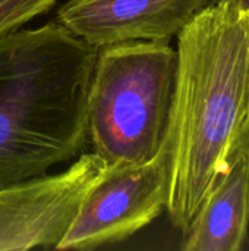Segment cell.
Wrapping results in <instances>:
<instances>
[{
  "label": "cell",
  "mask_w": 249,
  "mask_h": 251,
  "mask_svg": "<svg viewBox=\"0 0 249 251\" xmlns=\"http://www.w3.org/2000/svg\"><path fill=\"white\" fill-rule=\"evenodd\" d=\"M104 166L82 153L59 174L0 188V251L54 249Z\"/></svg>",
  "instance_id": "obj_5"
},
{
  "label": "cell",
  "mask_w": 249,
  "mask_h": 251,
  "mask_svg": "<svg viewBox=\"0 0 249 251\" xmlns=\"http://www.w3.org/2000/svg\"><path fill=\"white\" fill-rule=\"evenodd\" d=\"M176 50L169 41H125L97 49L87 96V132L106 165H142L167 135Z\"/></svg>",
  "instance_id": "obj_3"
},
{
  "label": "cell",
  "mask_w": 249,
  "mask_h": 251,
  "mask_svg": "<svg viewBox=\"0 0 249 251\" xmlns=\"http://www.w3.org/2000/svg\"><path fill=\"white\" fill-rule=\"evenodd\" d=\"M216 0H68L57 21L92 47L125 41H169Z\"/></svg>",
  "instance_id": "obj_6"
},
{
  "label": "cell",
  "mask_w": 249,
  "mask_h": 251,
  "mask_svg": "<svg viewBox=\"0 0 249 251\" xmlns=\"http://www.w3.org/2000/svg\"><path fill=\"white\" fill-rule=\"evenodd\" d=\"M176 37L166 210L183 234L249 143V16L216 0Z\"/></svg>",
  "instance_id": "obj_1"
},
{
  "label": "cell",
  "mask_w": 249,
  "mask_h": 251,
  "mask_svg": "<svg viewBox=\"0 0 249 251\" xmlns=\"http://www.w3.org/2000/svg\"><path fill=\"white\" fill-rule=\"evenodd\" d=\"M238 12L244 16H249V0H233Z\"/></svg>",
  "instance_id": "obj_9"
},
{
  "label": "cell",
  "mask_w": 249,
  "mask_h": 251,
  "mask_svg": "<svg viewBox=\"0 0 249 251\" xmlns=\"http://www.w3.org/2000/svg\"><path fill=\"white\" fill-rule=\"evenodd\" d=\"M169 197V150L142 165L104 166L82 199L56 250H94L135 235L163 210Z\"/></svg>",
  "instance_id": "obj_4"
},
{
  "label": "cell",
  "mask_w": 249,
  "mask_h": 251,
  "mask_svg": "<svg viewBox=\"0 0 249 251\" xmlns=\"http://www.w3.org/2000/svg\"><path fill=\"white\" fill-rule=\"evenodd\" d=\"M249 228V143L244 144L226 175L211 190L189 228L183 251H239Z\"/></svg>",
  "instance_id": "obj_7"
},
{
  "label": "cell",
  "mask_w": 249,
  "mask_h": 251,
  "mask_svg": "<svg viewBox=\"0 0 249 251\" xmlns=\"http://www.w3.org/2000/svg\"><path fill=\"white\" fill-rule=\"evenodd\" d=\"M59 0H0V35L25 26Z\"/></svg>",
  "instance_id": "obj_8"
},
{
  "label": "cell",
  "mask_w": 249,
  "mask_h": 251,
  "mask_svg": "<svg viewBox=\"0 0 249 251\" xmlns=\"http://www.w3.org/2000/svg\"><path fill=\"white\" fill-rule=\"evenodd\" d=\"M95 56L57 19L0 35V188L84 153Z\"/></svg>",
  "instance_id": "obj_2"
}]
</instances>
